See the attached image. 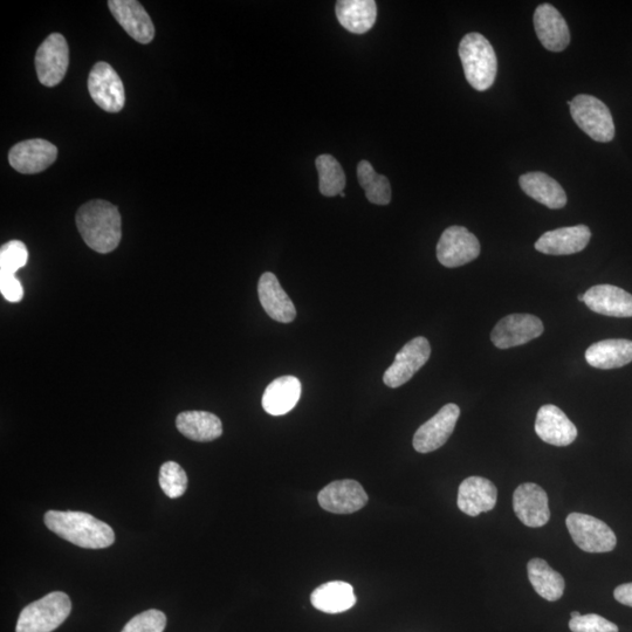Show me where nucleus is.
I'll return each instance as SVG.
<instances>
[{
    "label": "nucleus",
    "instance_id": "1a4fd4ad",
    "mask_svg": "<svg viewBox=\"0 0 632 632\" xmlns=\"http://www.w3.org/2000/svg\"><path fill=\"white\" fill-rule=\"evenodd\" d=\"M479 254L478 238L463 226H451L446 229L437 245V259L449 269L469 264L476 260Z\"/></svg>",
    "mask_w": 632,
    "mask_h": 632
},
{
    "label": "nucleus",
    "instance_id": "f3484780",
    "mask_svg": "<svg viewBox=\"0 0 632 632\" xmlns=\"http://www.w3.org/2000/svg\"><path fill=\"white\" fill-rule=\"evenodd\" d=\"M535 432L542 441L554 446L574 443L577 429L565 412L555 405L547 404L538 411Z\"/></svg>",
    "mask_w": 632,
    "mask_h": 632
},
{
    "label": "nucleus",
    "instance_id": "0eeeda50",
    "mask_svg": "<svg viewBox=\"0 0 632 632\" xmlns=\"http://www.w3.org/2000/svg\"><path fill=\"white\" fill-rule=\"evenodd\" d=\"M88 89L96 105L103 111L119 113L125 107V86L119 74L107 63H98L92 68Z\"/></svg>",
    "mask_w": 632,
    "mask_h": 632
},
{
    "label": "nucleus",
    "instance_id": "c85d7f7f",
    "mask_svg": "<svg viewBox=\"0 0 632 632\" xmlns=\"http://www.w3.org/2000/svg\"><path fill=\"white\" fill-rule=\"evenodd\" d=\"M528 579L542 599L555 602L565 593V580L545 560L533 559L528 562Z\"/></svg>",
    "mask_w": 632,
    "mask_h": 632
},
{
    "label": "nucleus",
    "instance_id": "f03ea898",
    "mask_svg": "<svg viewBox=\"0 0 632 632\" xmlns=\"http://www.w3.org/2000/svg\"><path fill=\"white\" fill-rule=\"evenodd\" d=\"M44 521L48 530L81 548H108L115 541L113 528L88 513L48 511Z\"/></svg>",
    "mask_w": 632,
    "mask_h": 632
},
{
    "label": "nucleus",
    "instance_id": "bb28decb",
    "mask_svg": "<svg viewBox=\"0 0 632 632\" xmlns=\"http://www.w3.org/2000/svg\"><path fill=\"white\" fill-rule=\"evenodd\" d=\"M520 187L527 196L552 210L562 209L567 204V195L561 185L544 173H530L520 177Z\"/></svg>",
    "mask_w": 632,
    "mask_h": 632
},
{
    "label": "nucleus",
    "instance_id": "6ab92c4d",
    "mask_svg": "<svg viewBox=\"0 0 632 632\" xmlns=\"http://www.w3.org/2000/svg\"><path fill=\"white\" fill-rule=\"evenodd\" d=\"M592 232L586 225L548 231L535 243V250L551 256H568L586 249Z\"/></svg>",
    "mask_w": 632,
    "mask_h": 632
},
{
    "label": "nucleus",
    "instance_id": "393cba45",
    "mask_svg": "<svg viewBox=\"0 0 632 632\" xmlns=\"http://www.w3.org/2000/svg\"><path fill=\"white\" fill-rule=\"evenodd\" d=\"M589 366L609 370L627 366L632 362V341L610 339L594 343L586 352Z\"/></svg>",
    "mask_w": 632,
    "mask_h": 632
},
{
    "label": "nucleus",
    "instance_id": "f704fd0d",
    "mask_svg": "<svg viewBox=\"0 0 632 632\" xmlns=\"http://www.w3.org/2000/svg\"><path fill=\"white\" fill-rule=\"evenodd\" d=\"M569 629L573 632H618L615 623L595 614L572 618L569 622Z\"/></svg>",
    "mask_w": 632,
    "mask_h": 632
},
{
    "label": "nucleus",
    "instance_id": "c9c22d12",
    "mask_svg": "<svg viewBox=\"0 0 632 632\" xmlns=\"http://www.w3.org/2000/svg\"><path fill=\"white\" fill-rule=\"evenodd\" d=\"M0 292L10 302L22 301L24 297V287L16 276H0Z\"/></svg>",
    "mask_w": 632,
    "mask_h": 632
},
{
    "label": "nucleus",
    "instance_id": "f257e3e1",
    "mask_svg": "<svg viewBox=\"0 0 632 632\" xmlns=\"http://www.w3.org/2000/svg\"><path fill=\"white\" fill-rule=\"evenodd\" d=\"M77 226L89 249L95 252H113L121 242V215L112 203L96 199L82 205L77 214Z\"/></svg>",
    "mask_w": 632,
    "mask_h": 632
},
{
    "label": "nucleus",
    "instance_id": "b1692460",
    "mask_svg": "<svg viewBox=\"0 0 632 632\" xmlns=\"http://www.w3.org/2000/svg\"><path fill=\"white\" fill-rule=\"evenodd\" d=\"M301 396V383L294 376H283L266 388L263 408L272 416H283L292 411Z\"/></svg>",
    "mask_w": 632,
    "mask_h": 632
},
{
    "label": "nucleus",
    "instance_id": "6e6552de",
    "mask_svg": "<svg viewBox=\"0 0 632 632\" xmlns=\"http://www.w3.org/2000/svg\"><path fill=\"white\" fill-rule=\"evenodd\" d=\"M70 65V50L64 36L52 33L36 54L39 81L46 87H54L64 80Z\"/></svg>",
    "mask_w": 632,
    "mask_h": 632
},
{
    "label": "nucleus",
    "instance_id": "ddd939ff",
    "mask_svg": "<svg viewBox=\"0 0 632 632\" xmlns=\"http://www.w3.org/2000/svg\"><path fill=\"white\" fill-rule=\"evenodd\" d=\"M58 157L54 144L43 139L27 140L10 150L11 167L20 174H38L51 167Z\"/></svg>",
    "mask_w": 632,
    "mask_h": 632
},
{
    "label": "nucleus",
    "instance_id": "c756f323",
    "mask_svg": "<svg viewBox=\"0 0 632 632\" xmlns=\"http://www.w3.org/2000/svg\"><path fill=\"white\" fill-rule=\"evenodd\" d=\"M359 183L370 203L376 205H388L391 201L390 182L386 176L377 174L372 164L361 161L357 166Z\"/></svg>",
    "mask_w": 632,
    "mask_h": 632
},
{
    "label": "nucleus",
    "instance_id": "7ed1b4c3",
    "mask_svg": "<svg viewBox=\"0 0 632 632\" xmlns=\"http://www.w3.org/2000/svg\"><path fill=\"white\" fill-rule=\"evenodd\" d=\"M459 57L462 60L465 78L479 92L487 91L497 77L496 52L480 33H469L460 41Z\"/></svg>",
    "mask_w": 632,
    "mask_h": 632
},
{
    "label": "nucleus",
    "instance_id": "39448f33",
    "mask_svg": "<svg viewBox=\"0 0 632 632\" xmlns=\"http://www.w3.org/2000/svg\"><path fill=\"white\" fill-rule=\"evenodd\" d=\"M577 126L597 142H610L615 137V123L609 108L592 95L581 94L568 101Z\"/></svg>",
    "mask_w": 632,
    "mask_h": 632
},
{
    "label": "nucleus",
    "instance_id": "a878e982",
    "mask_svg": "<svg viewBox=\"0 0 632 632\" xmlns=\"http://www.w3.org/2000/svg\"><path fill=\"white\" fill-rule=\"evenodd\" d=\"M336 17L347 31L363 34L375 25L377 5L374 0H340L336 3Z\"/></svg>",
    "mask_w": 632,
    "mask_h": 632
},
{
    "label": "nucleus",
    "instance_id": "9d476101",
    "mask_svg": "<svg viewBox=\"0 0 632 632\" xmlns=\"http://www.w3.org/2000/svg\"><path fill=\"white\" fill-rule=\"evenodd\" d=\"M545 328L538 316L531 314H511L501 319L494 327L491 340L499 349L526 345L539 338Z\"/></svg>",
    "mask_w": 632,
    "mask_h": 632
},
{
    "label": "nucleus",
    "instance_id": "20e7f679",
    "mask_svg": "<svg viewBox=\"0 0 632 632\" xmlns=\"http://www.w3.org/2000/svg\"><path fill=\"white\" fill-rule=\"evenodd\" d=\"M71 611L70 596L53 592L23 609L16 632H52L67 620Z\"/></svg>",
    "mask_w": 632,
    "mask_h": 632
},
{
    "label": "nucleus",
    "instance_id": "a211bd4d",
    "mask_svg": "<svg viewBox=\"0 0 632 632\" xmlns=\"http://www.w3.org/2000/svg\"><path fill=\"white\" fill-rule=\"evenodd\" d=\"M498 491L491 480L483 477H470L459 486L457 504L459 510L470 515L490 512L497 505Z\"/></svg>",
    "mask_w": 632,
    "mask_h": 632
},
{
    "label": "nucleus",
    "instance_id": "412c9836",
    "mask_svg": "<svg viewBox=\"0 0 632 632\" xmlns=\"http://www.w3.org/2000/svg\"><path fill=\"white\" fill-rule=\"evenodd\" d=\"M258 294L261 306L271 319L281 322V324H290L297 318V309H295L293 301L288 297L273 273L266 272L261 276Z\"/></svg>",
    "mask_w": 632,
    "mask_h": 632
},
{
    "label": "nucleus",
    "instance_id": "473e14b6",
    "mask_svg": "<svg viewBox=\"0 0 632 632\" xmlns=\"http://www.w3.org/2000/svg\"><path fill=\"white\" fill-rule=\"evenodd\" d=\"M29 251L23 242L11 240L0 250V276H16V272L27 264Z\"/></svg>",
    "mask_w": 632,
    "mask_h": 632
},
{
    "label": "nucleus",
    "instance_id": "dca6fc26",
    "mask_svg": "<svg viewBox=\"0 0 632 632\" xmlns=\"http://www.w3.org/2000/svg\"><path fill=\"white\" fill-rule=\"evenodd\" d=\"M109 10L130 37L140 44H149L155 38L153 20L136 0H111Z\"/></svg>",
    "mask_w": 632,
    "mask_h": 632
},
{
    "label": "nucleus",
    "instance_id": "9b49d317",
    "mask_svg": "<svg viewBox=\"0 0 632 632\" xmlns=\"http://www.w3.org/2000/svg\"><path fill=\"white\" fill-rule=\"evenodd\" d=\"M430 355V343L423 336L409 341L397 353L394 363L384 373V384L393 389L403 386L429 361Z\"/></svg>",
    "mask_w": 632,
    "mask_h": 632
},
{
    "label": "nucleus",
    "instance_id": "5701e85b",
    "mask_svg": "<svg viewBox=\"0 0 632 632\" xmlns=\"http://www.w3.org/2000/svg\"><path fill=\"white\" fill-rule=\"evenodd\" d=\"M176 427L191 441L212 442L223 435L221 419L208 411H185L176 418Z\"/></svg>",
    "mask_w": 632,
    "mask_h": 632
},
{
    "label": "nucleus",
    "instance_id": "4c0bfd02",
    "mask_svg": "<svg viewBox=\"0 0 632 632\" xmlns=\"http://www.w3.org/2000/svg\"><path fill=\"white\" fill-rule=\"evenodd\" d=\"M581 614L579 613V611H573L572 615H570V617L572 618H576V617H580Z\"/></svg>",
    "mask_w": 632,
    "mask_h": 632
},
{
    "label": "nucleus",
    "instance_id": "e433bc0d",
    "mask_svg": "<svg viewBox=\"0 0 632 632\" xmlns=\"http://www.w3.org/2000/svg\"><path fill=\"white\" fill-rule=\"evenodd\" d=\"M614 596L617 602L632 608V582L618 586L615 589Z\"/></svg>",
    "mask_w": 632,
    "mask_h": 632
},
{
    "label": "nucleus",
    "instance_id": "aec40b11",
    "mask_svg": "<svg viewBox=\"0 0 632 632\" xmlns=\"http://www.w3.org/2000/svg\"><path fill=\"white\" fill-rule=\"evenodd\" d=\"M534 27L540 43L551 52H562L570 43L565 18L549 4L539 5L534 13Z\"/></svg>",
    "mask_w": 632,
    "mask_h": 632
},
{
    "label": "nucleus",
    "instance_id": "58836bf2",
    "mask_svg": "<svg viewBox=\"0 0 632 632\" xmlns=\"http://www.w3.org/2000/svg\"><path fill=\"white\" fill-rule=\"evenodd\" d=\"M579 300H580L581 302H585V294H580V295H579Z\"/></svg>",
    "mask_w": 632,
    "mask_h": 632
},
{
    "label": "nucleus",
    "instance_id": "72a5a7b5",
    "mask_svg": "<svg viewBox=\"0 0 632 632\" xmlns=\"http://www.w3.org/2000/svg\"><path fill=\"white\" fill-rule=\"evenodd\" d=\"M167 616L160 610L150 609L132 618L121 632H163Z\"/></svg>",
    "mask_w": 632,
    "mask_h": 632
},
{
    "label": "nucleus",
    "instance_id": "2f4dec72",
    "mask_svg": "<svg viewBox=\"0 0 632 632\" xmlns=\"http://www.w3.org/2000/svg\"><path fill=\"white\" fill-rule=\"evenodd\" d=\"M161 489L171 499L180 498L188 489V476L180 464L175 462L164 463L160 470Z\"/></svg>",
    "mask_w": 632,
    "mask_h": 632
},
{
    "label": "nucleus",
    "instance_id": "4468645a",
    "mask_svg": "<svg viewBox=\"0 0 632 632\" xmlns=\"http://www.w3.org/2000/svg\"><path fill=\"white\" fill-rule=\"evenodd\" d=\"M319 504L334 514H352L368 503V494L360 483L352 479L338 480L319 493Z\"/></svg>",
    "mask_w": 632,
    "mask_h": 632
},
{
    "label": "nucleus",
    "instance_id": "f8f14e48",
    "mask_svg": "<svg viewBox=\"0 0 632 632\" xmlns=\"http://www.w3.org/2000/svg\"><path fill=\"white\" fill-rule=\"evenodd\" d=\"M460 409L457 404H446L437 414L424 423L414 436V448L419 453L441 449L455 431Z\"/></svg>",
    "mask_w": 632,
    "mask_h": 632
},
{
    "label": "nucleus",
    "instance_id": "cd10ccee",
    "mask_svg": "<svg viewBox=\"0 0 632 632\" xmlns=\"http://www.w3.org/2000/svg\"><path fill=\"white\" fill-rule=\"evenodd\" d=\"M311 602L315 609L326 614H341L356 603L354 588L347 582L332 581L314 590Z\"/></svg>",
    "mask_w": 632,
    "mask_h": 632
},
{
    "label": "nucleus",
    "instance_id": "ea45409f",
    "mask_svg": "<svg viewBox=\"0 0 632 632\" xmlns=\"http://www.w3.org/2000/svg\"><path fill=\"white\" fill-rule=\"evenodd\" d=\"M340 196H341L342 198H345V197H346V194H343V192H341Z\"/></svg>",
    "mask_w": 632,
    "mask_h": 632
},
{
    "label": "nucleus",
    "instance_id": "4be33fe9",
    "mask_svg": "<svg viewBox=\"0 0 632 632\" xmlns=\"http://www.w3.org/2000/svg\"><path fill=\"white\" fill-rule=\"evenodd\" d=\"M585 304L593 312L614 318H631L632 295L613 285H597L585 293Z\"/></svg>",
    "mask_w": 632,
    "mask_h": 632
},
{
    "label": "nucleus",
    "instance_id": "7c9ffc66",
    "mask_svg": "<svg viewBox=\"0 0 632 632\" xmlns=\"http://www.w3.org/2000/svg\"><path fill=\"white\" fill-rule=\"evenodd\" d=\"M315 164L319 173L321 194L326 197L340 195L346 187V175L339 161L332 155L325 154L316 158Z\"/></svg>",
    "mask_w": 632,
    "mask_h": 632
},
{
    "label": "nucleus",
    "instance_id": "423d86ee",
    "mask_svg": "<svg viewBox=\"0 0 632 632\" xmlns=\"http://www.w3.org/2000/svg\"><path fill=\"white\" fill-rule=\"evenodd\" d=\"M566 525L575 545L587 553L614 551L616 535L603 521L582 513L569 514Z\"/></svg>",
    "mask_w": 632,
    "mask_h": 632
},
{
    "label": "nucleus",
    "instance_id": "2eb2a0df",
    "mask_svg": "<svg viewBox=\"0 0 632 632\" xmlns=\"http://www.w3.org/2000/svg\"><path fill=\"white\" fill-rule=\"evenodd\" d=\"M513 510L522 524L538 528L551 519L548 496L542 487L533 483L522 484L513 494Z\"/></svg>",
    "mask_w": 632,
    "mask_h": 632
}]
</instances>
